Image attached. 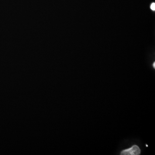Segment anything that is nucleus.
<instances>
[{
    "instance_id": "3",
    "label": "nucleus",
    "mask_w": 155,
    "mask_h": 155,
    "mask_svg": "<svg viewBox=\"0 0 155 155\" xmlns=\"http://www.w3.org/2000/svg\"><path fill=\"white\" fill-rule=\"evenodd\" d=\"M153 67L154 68H155V63H154L153 64Z\"/></svg>"
},
{
    "instance_id": "1",
    "label": "nucleus",
    "mask_w": 155,
    "mask_h": 155,
    "mask_svg": "<svg viewBox=\"0 0 155 155\" xmlns=\"http://www.w3.org/2000/svg\"><path fill=\"white\" fill-rule=\"evenodd\" d=\"M140 154V149L137 145H134L127 149L123 150L121 153L122 155H139Z\"/></svg>"
},
{
    "instance_id": "2",
    "label": "nucleus",
    "mask_w": 155,
    "mask_h": 155,
    "mask_svg": "<svg viewBox=\"0 0 155 155\" xmlns=\"http://www.w3.org/2000/svg\"><path fill=\"white\" fill-rule=\"evenodd\" d=\"M151 9L153 10V11H155V3H153L150 6Z\"/></svg>"
}]
</instances>
